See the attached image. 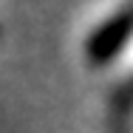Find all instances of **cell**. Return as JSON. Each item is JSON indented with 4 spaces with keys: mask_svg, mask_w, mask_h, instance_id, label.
<instances>
[{
    "mask_svg": "<svg viewBox=\"0 0 133 133\" xmlns=\"http://www.w3.org/2000/svg\"><path fill=\"white\" fill-rule=\"evenodd\" d=\"M130 40H133V9L125 6L88 31V37L82 40V59L91 68H105L125 51Z\"/></svg>",
    "mask_w": 133,
    "mask_h": 133,
    "instance_id": "cell-1",
    "label": "cell"
}]
</instances>
